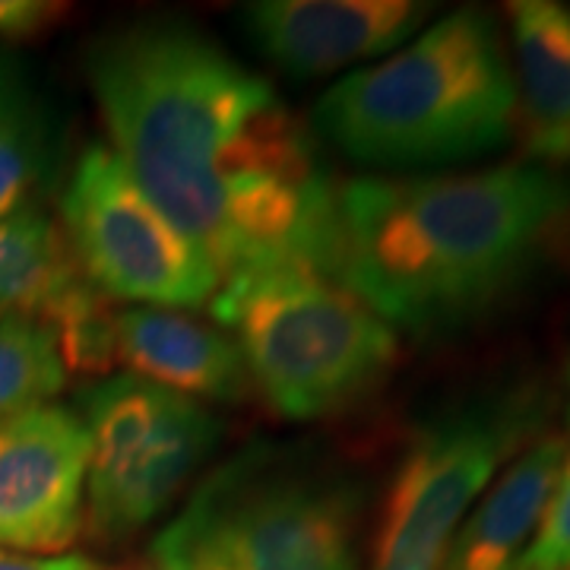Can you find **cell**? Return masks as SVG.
I'll return each instance as SVG.
<instances>
[{"mask_svg":"<svg viewBox=\"0 0 570 570\" xmlns=\"http://www.w3.org/2000/svg\"><path fill=\"white\" fill-rule=\"evenodd\" d=\"M99 570H105V568H99ZM124 570H159V568H124Z\"/></svg>","mask_w":570,"mask_h":570,"instance_id":"44dd1931","label":"cell"},{"mask_svg":"<svg viewBox=\"0 0 570 570\" xmlns=\"http://www.w3.org/2000/svg\"><path fill=\"white\" fill-rule=\"evenodd\" d=\"M86 77L108 149L223 283L266 266L333 276L340 184L273 82L184 22L108 32Z\"/></svg>","mask_w":570,"mask_h":570,"instance_id":"6da1fadb","label":"cell"},{"mask_svg":"<svg viewBox=\"0 0 570 570\" xmlns=\"http://www.w3.org/2000/svg\"><path fill=\"white\" fill-rule=\"evenodd\" d=\"M0 570H99L80 554H58V558H32L17 551L0 549Z\"/></svg>","mask_w":570,"mask_h":570,"instance_id":"d6986e66","label":"cell"},{"mask_svg":"<svg viewBox=\"0 0 570 570\" xmlns=\"http://www.w3.org/2000/svg\"><path fill=\"white\" fill-rule=\"evenodd\" d=\"M568 450L561 434H551L510 460L453 535L444 570H520Z\"/></svg>","mask_w":570,"mask_h":570,"instance_id":"5bb4252c","label":"cell"},{"mask_svg":"<svg viewBox=\"0 0 570 570\" xmlns=\"http://www.w3.org/2000/svg\"><path fill=\"white\" fill-rule=\"evenodd\" d=\"M61 228L82 276L105 298L134 307L209 305L223 276L165 219L108 146H89L61 194Z\"/></svg>","mask_w":570,"mask_h":570,"instance_id":"ba28073f","label":"cell"},{"mask_svg":"<svg viewBox=\"0 0 570 570\" xmlns=\"http://www.w3.org/2000/svg\"><path fill=\"white\" fill-rule=\"evenodd\" d=\"M520 570H570V450Z\"/></svg>","mask_w":570,"mask_h":570,"instance_id":"e0dca14e","label":"cell"},{"mask_svg":"<svg viewBox=\"0 0 570 570\" xmlns=\"http://www.w3.org/2000/svg\"><path fill=\"white\" fill-rule=\"evenodd\" d=\"M431 3L412 0H261L245 7L250 39L292 77H324L403 48Z\"/></svg>","mask_w":570,"mask_h":570,"instance_id":"8fae6325","label":"cell"},{"mask_svg":"<svg viewBox=\"0 0 570 570\" xmlns=\"http://www.w3.org/2000/svg\"><path fill=\"white\" fill-rule=\"evenodd\" d=\"M358 489L295 450L250 448L156 535L159 570H358Z\"/></svg>","mask_w":570,"mask_h":570,"instance_id":"5b68a950","label":"cell"},{"mask_svg":"<svg viewBox=\"0 0 570 570\" xmlns=\"http://www.w3.org/2000/svg\"><path fill=\"white\" fill-rule=\"evenodd\" d=\"M58 163V134L29 70L0 45V219L39 206Z\"/></svg>","mask_w":570,"mask_h":570,"instance_id":"9a60e30c","label":"cell"},{"mask_svg":"<svg viewBox=\"0 0 570 570\" xmlns=\"http://www.w3.org/2000/svg\"><path fill=\"white\" fill-rule=\"evenodd\" d=\"M89 438L77 409L45 403L0 425V549L58 558L86 520Z\"/></svg>","mask_w":570,"mask_h":570,"instance_id":"9c48e42d","label":"cell"},{"mask_svg":"<svg viewBox=\"0 0 570 570\" xmlns=\"http://www.w3.org/2000/svg\"><path fill=\"white\" fill-rule=\"evenodd\" d=\"M513 77L498 20L460 7L314 105V130L367 168H434L498 153L513 134Z\"/></svg>","mask_w":570,"mask_h":570,"instance_id":"3957f363","label":"cell"},{"mask_svg":"<svg viewBox=\"0 0 570 570\" xmlns=\"http://www.w3.org/2000/svg\"><path fill=\"white\" fill-rule=\"evenodd\" d=\"M70 381L55 330L36 317H0V425L51 403Z\"/></svg>","mask_w":570,"mask_h":570,"instance_id":"2e32d148","label":"cell"},{"mask_svg":"<svg viewBox=\"0 0 570 570\" xmlns=\"http://www.w3.org/2000/svg\"><path fill=\"white\" fill-rule=\"evenodd\" d=\"M63 10L67 7L48 0H0V41L36 39L58 26Z\"/></svg>","mask_w":570,"mask_h":570,"instance_id":"ac0fdd59","label":"cell"},{"mask_svg":"<svg viewBox=\"0 0 570 570\" xmlns=\"http://www.w3.org/2000/svg\"><path fill=\"white\" fill-rule=\"evenodd\" d=\"M213 314L235 333L254 390L295 422L362 403L400 358L396 330L311 266H266L225 279Z\"/></svg>","mask_w":570,"mask_h":570,"instance_id":"277c9868","label":"cell"},{"mask_svg":"<svg viewBox=\"0 0 570 570\" xmlns=\"http://www.w3.org/2000/svg\"><path fill=\"white\" fill-rule=\"evenodd\" d=\"M36 317L55 330L70 374L115 365V314L82 276L63 228L41 206L0 219V317Z\"/></svg>","mask_w":570,"mask_h":570,"instance_id":"30bf717a","label":"cell"},{"mask_svg":"<svg viewBox=\"0 0 570 570\" xmlns=\"http://www.w3.org/2000/svg\"><path fill=\"white\" fill-rule=\"evenodd\" d=\"M513 45V130L532 165L570 163V7L558 0L508 3Z\"/></svg>","mask_w":570,"mask_h":570,"instance_id":"4fadbf2b","label":"cell"},{"mask_svg":"<svg viewBox=\"0 0 570 570\" xmlns=\"http://www.w3.org/2000/svg\"><path fill=\"white\" fill-rule=\"evenodd\" d=\"M115 362H121L127 374L197 403H245L254 390L235 340L219 326L197 321L184 311H118Z\"/></svg>","mask_w":570,"mask_h":570,"instance_id":"7c38bea8","label":"cell"},{"mask_svg":"<svg viewBox=\"0 0 570 570\" xmlns=\"http://www.w3.org/2000/svg\"><path fill=\"white\" fill-rule=\"evenodd\" d=\"M570 238V178L546 165L340 184L333 276L381 321L441 336L491 314Z\"/></svg>","mask_w":570,"mask_h":570,"instance_id":"7a4b0ae2","label":"cell"},{"mask_svg":"<svg viewBox=\"0 0 570 570\" xmlns=\"http://www.w3.org/2000/svg\"><path fill=\"white\" fill-rule=\"evenodd\" d=\"M77 415L89 438L82 530L102 546L159 520L223 438L219 419L204 403L134 374L89 384Z\"/></svg>","mask_w":570,"mask_h":570,"instance_id":"8992f818","label":"cell"},{"mask_svg":"<svg viewBox=\"0 0 570 570\" xmlns=\"http://www.w3.org/2000/svg\"><path fill=\"white\" fill-rule=\"evenodd\" d=\"M568 425H570V362H568Z\"/></svg>","mask_w":570,"mask_h":570,"instance_id":"ffe728a7","label":"cell"},{"mask_svg":"<svg viewBox=\"0 0 570 570\" xmlns=\"http://www.w3.org/2000/svg\"><path fill=\"white\" fill-rule=\"evenodd\" d=\"M539 425L532 393H504L422 428L390 479L367 570H444L472 504Z\"/></svg>","mask_w":570,"mask_h":570,"instance_id":"52a82bcc","label":"cell"}]
</instances>
